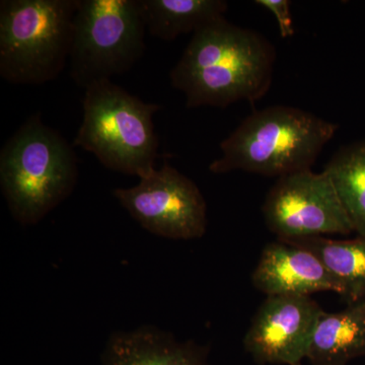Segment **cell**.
<instances>
[{
	"label": "cell",
	"instance_id": "2",
	"mask_svg": "<svg viewBox=\"0 0 365 365\" xmlns=\"http://www.w3.org/2000/svg\"><path fill=\"white\" fill-rule=\"evenodd\" d=\"M338 128L339 125L299 108H264L222 141V155L208 169L215 175L242 170L278 178L309 170Z\"/></svg>",
	"mask_w": 365,
	"mask_h": 365
},
{
	"label": "cell",
	"instance_id": "7",
	"mask_svg": "<svg viewBox=\"0 0 365 365\" xmlns=\"http://www.w3.org/2000/svg\"><path fill=\"white\" fill-rule=\"evenodd\" d=\"M113 195L150 234L184 241L205 235L207 204L200 189L167 160L136 186L114 189Z\"/></svg>",
	"mask_w": 365,
	"mask_h": 365
},
{
	"label": "cell",
	"instance_id": "8",
	"mask_svg": "<svg viewBox=\"0 0 365 365\" xmlns=\"http://www.w3.org/2000/svg\"><path fill=\"white\" fill-rule=\"evenodd\" d=\"M269 230L281 241L355 232L332 181L311 169L278 178L263 205Z\"/></svg>",
	"mask_w": 365,
	"mask_h": 365
},
{
	"label": "cell",
	"instance_id": "1",
	"mask_svg": "<svg viewBox=\"0 0 365 365\" xmlns=\"http://www.w3.org/2000/svg\"><path fill=\"white\" fill-rule=\"evenodd\" d=\"M276 50L262 34L222 18L193 34L170 73L186 107L227 108L260 100L273 81Z\"/></svg>",
	"mask_w": 365,
	"mask_h": 365
},
{
	"label": "cell",
	"instance_id": "6",
	"mask_svg": "<svg viewBox=\"0 0 365 365\" xmlns=\"http://www.w3.org/2000/svg\"><path fill=\"white\" fill-rule=\"evenodd\" d=\"M145 32L139 0H78L71 78L86 88L130 71L145 50Z\"/></svg>",
	"mask_w": 365,
	"mask_h": 365
},
{
	"label": "cell",
	"instance_id": "12",
	"mask_svg": "<svg viewBox=\"0 0 365 365\" xmlns=\"http://www.w3.org/2000/svg\"><path fill=\"white\" fill-rule=\"evenodd\" d=\"M364 353L365 300L337 313L324 312L307 351L312 365H345Z\"/></svg>",
	"mask_w": 365,
	"mask_h": 365
},
{
	"label": "cell",
	"instance_id": "14",
	"mask_svg": "<svg viewBox=\"0 0 365 365\" xmlns=\"http://www.w3.org/2000/svg\"><path fill=\"white\" fill-rule=\"evenodd\" d=\"M285 242L316 255L337 281L341 297L348 304L365 300V237L337 241L319 237Z\"/></svg>",
	"mask_w": 365,
	"mask_h": 365
},
{
	"label": "cell",
	"instance_id": "15",
	"mask_svg": "<svg viewBox=\"0 0 365 365\" xmlns=\"http://www.w3.org/2000/svg\"><path fill=\"white\" fill-rule=\"evenodd\" d=\"M324 172L332 181L355 232L365 237V143L341 148Z\"/></svg>",
	"mask_w": 365,
	"mask_h": 365
},
{
	"label": "cell",
	"instance_id": "4",
	"mask_svg": "<svg viewBox=\"0 0 365 365\" xmlns=\"http://www.w3.org/2000/svg\"><path fill=\"white\" fill-rule=\"evenodd\" d=\"M160 109L111 81L91 83L85 88L83 122L73 146L95 155L107 169L140 179L155 169L153 115Z\"/></svg>",
	"mask_w": 365,
	"mask_h": 365
},
{
	"label": "cell",
	"instance_id": "13",
	"mask_svg": "<svg viewBox=\"0 0 365 365\" xmlns=\"http://www.w3.org/2000/svg\"><path fill=\"white\" fill-rule=\"evenodd\" d=\"M139 6L146 31L163 41L194 34L225 18L228 9L225 0H139Z\"/></svg>",
	"mask_w": 365,
	"mask_h": 365
},
{
	"label": "cell",
	"instance_id": "11",
	"mask_svg": "<svg viewBox=\"0 0 365 365\" xmlns=\"http://www.w3.org/2000/svg\"><path fill=\"white\" fill-rule=\"evenodd\" d=\"M205 347L179 342L155 326L113 333L101 356L102 365H209Z\"/></svg>",
	"mask_w": 365,
	"mask_h": 365
},
{
	"label": "cell",
	"instance_id": "9",
	"mask_svg": "<svg viewBox=\"0 0 365 365\" xmlns=\"http://www.w3.org/2000/svg\"><path fill=\"white\" fill-rule=\"evenodd\" d=\"M323 313L309 297H267L245 336V348L258 364L300 365Z\"/></svg>",
	"mask_w": 365,
	"mask_h": 365
},
{
	"label": "cell",
	"instance_id": "10",
	"mask_svg": "<svg viewBox=\"0 0 365 365\" xmlns=\"http://www.w3.org/2000/svg\"><path fill=\"white\" fill-rule=\"evenodd\" d=\"M253 283L267 297H309L319 292L341 295L337 281L316 255L281 240L262 252Z\"/></svg>",
	"mask_w": 365,
	"mask_h": 365
},
{
	"label": "cell",
	"instance_id": "5",
	"mask_svg": "<svg viewBox=\"0 0 365 365\" xmlns=\"http://www.w3.org/2000/svg\"><path fill=\"white\" fill-rule=\"evenodd\" d=\"M78 0H1L0 76L41 86L58 78L69 61Z\"/></svg>",
	"mask_w": 365,
	"mask_h": 365
},
{
	"label": "cell",
	"instance_id": "3",
	"mask_svg": "<svg viewBox=\"0 0 365 365\" xmlns=\"http://www.w3.org/2000/svg\"><path fill=\"white\" fill-rule=\"evenodd\" d=\"M78 179V157L58 131L33 115L0 150V187L14 220L38 225L71 195Z\"/></svg>",
	"mask_w": 365,
	"mask_h": 365
},
{
	"label": "cell",
	"instance_id": "16",
	"mask_svg": "<svg viewBox=\"0 0 365 365\" xmlns=\"http://www.w3.org/2000/svg\"><path fill=\"white\" fill-rule=\"evenodd\" d=\"M255 4L264 7L275 16L281 37L283 39L292 37L295 30L292 14V2L288 0H256Z\"/></svg>",
	"mask_w": 365,
	"mask_h": 365
}]
</instances>
